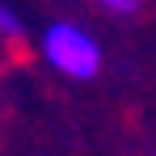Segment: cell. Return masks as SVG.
<instances>
[{
  "label": "cell",
  "instance_id": "cell-2",
  "mask_svg": "<svg viewBox=\"0 0 156 156\" xmlns=\"http://www.w3.org/2000/svg\"><path fill=\"white\" fill-rule=\"evenodd\" d=\"M0 34H21V21H17V13H9L4 4H0Z\"/></svg>",
  "mask_w": 156,
  "mask_h": 156
},
{
  "label": "cell",
  "instance_id": "cell-1",
  "mask_svg": "<svg viewBox=\"0 0 156 156\" xmlns=\"http://www.w3.org/2000/svg\"><path fill=\"white\" fill-rule=\"evenodd\" d=\"M42 55L51 68H59L72 80H89L101 72V47L93 42V34L80 26H68V21H59L42 34Z\"/></svg>",
  "mask_w": 156,
  "mask_h": 156
},
{
  "label": "cell",
  "instance_id": "cell-3",
  "mask_svg": "<svg viewBox=\"0 0 156 156\" xmlns=\"http://www.w3.org/2000/svg\"><path fill=\"white\" fill-rule=\"evenodd\" d=\"M101 9H110V13H135L139 9V0H97Z\"/></svg>",
  "mask_w": 156,
  "mask_h": 156
}]
</instances>
